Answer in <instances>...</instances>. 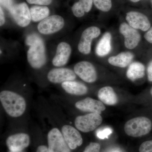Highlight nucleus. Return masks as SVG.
<instances>
[{
    "instance_id": "22",
    "label": "nucleus",
    "mask_w": 152,
    "mask_h": 152,
    "mask_svg": "<svg viewBox=\"0 0 152 152\" xmlns=\"http://www.w3.org/2000/svg\"><path fill=\"white\" fill-rule=\"evenodd\" d=\"M31 20L33 22H41L48 17L50 13V9L45 6L36 5L30 8Z\"/></svg>"
},
{
    "instance_id": "33",
    "label": "nucleus",
    "mask_w": 152,
    "mask_h": 152,
    "mask_svg": "<svg viewBox=\"0 0 152 152\" xmlns=\"http://www.w3.org/2000/svg\"><path fill=\"white\" fill-rule=\"evenodd\" d=\"M36 152H50L48 148L45 145H40L38 147Z\"/></svg>"
},
{
    "instance_id": "9",
    "label": "nucleus",
    "mask_w": 152,
    "mask_h": 152,
    "mask_svg": "<svg viewBox=\"0 0 152 152\" xmlns=\"http://www.w3.org/2000/svg\"><path fill=\"white\" fill-rule=\"evenodd\" d=\"M74 72L79 77L86 83H94L97 79L94 66L87 61H82L76 64L74 66Z\"/></svg>"
},
{
    "instance_id": "16",
    "label": "nucleus",
    "mask_w": 152,
    "mask_h": 152,
    "mask_svg": "<svg viewBox=\"0 0 152 152\" xmlns=\"http://www.w3.org/2000/svg\"><path fill=\"white\" fill-rule=\"evenodd\" d=\"M77 109L85 112L101 114L105 110V106L100 101L91 98H86L75 103Z\"/></svg>"
},
{
    "instance_id": "25",
    "label": "nucleus",
    "mask_w": 152,
    "mask_h": 152,
    "mask_svg": "<svg viewBox=\"0 0 152 152\" xmlns=\"http://www.w3.org/2000/svg\"><path fill=\"white\" fill-rule=\"evenodd\" d=\"M112 132H113V131L110 128H106L102 129L99 130L97 132L96 136L99 138L103 140V139L107 138Z\"/></svg>"
},
{
    "instance_id": "10",
    "label": "nucleus",
    "mask_w": 152,
    "mask_h": 152,
    "mask_svg": "<svg viewBox=\"0 0 152 152\" xmlns=\"http://www.w3.org/2000/svg\"><path fill=\"white\" fill-rule=\"evenodd\" d=\"M120 33L124 37V45L126 48L132 50L138 45L141 37L138 31L126 23H123L119 27Z\"/></svg>"
},
{
    "instance_id": "15",
    "label": "nucleus",
    "mask_w": 152,
    "mask_h": 152,
    "mask_svg": "<svg viewBox=\"0 0 152 152\" xmlns=\"http://www.w3.org/2000/svg\"><path fill=\"white\" fill-rule=\"evenodd\" d=\"M61 133L67 144L71 150H75L81 145L83 139L78 131L70 125H64L61 129Z\"/></svg>"
},
{
    "instance_id": "3",
    "label": "nucleus",
    "mask_w": 152,
    "mask_h": 152,
    "mask_svg": "<svg viewBox=\"0 0 152 152\" xmlns=\"http://www.w3.org/2000/svg\"><path fill=\"white\" fill-rule=\"evenodd\" d=\"M27 60L33 69H40L46 62L45 48L43 42L39 39L35 40L27 52Z\"/></svg>"
},
{
    "instance_id": "7",
    "label": "nucleus",
    "mask_w": 152,
    "mask_h": 152,
    "mask_svg": "<svg viewBox=\"0 0 152 152\" xmlns=\"http://www.w3.org/2000/svg\"><path fill=\"white\" fill-rule=\"evenodd\" d=\"M101 30L96 26L87 28L82 33L78 45L79 51L83 55H88L91 50L93 40L101 34Z\"/></svg>"
},
{
    "instance_id": "27",
    "label": "nucleus",
    "mask_w": 152,
    "mask_h": 152,
    "mask_svg": "<svg viewBox=\"0 0 152 152\" xmlns=\"http://www.w3.org/2000/svg\"><path fill=\"white\" fill-rule=\"evenodd\" d=\"M140 152H152V140L144 142L139 148Z\"/></svg>"
},
{
    "instance_id": "2",
    "label": "nucleus",
    "mask_w": 152,
    "mask_h": 152,
    "mask_svg": "<svg viewBox=\"0 0 152 152\" xmlns=\"http://www.w3.org/2000/svg\"><path fill=\"white\" fill-rule=\"evenodd\" d=\"M152 122L148 118L140 117L129 120L125 124L124 131L128 136L134 137L145 135L151 132Z\"/></svg>"
},
{
    "instance_id": "18",
    "label": "nucleus",
    "mask_w": 152,
    "mask_h": 152,
    "mask_svg": "<svg viewBox=\"0 0 152 152\" xmlns=\"http://www.w3.org/2000/svg\"><path fill=\"white\" fill-rule=\"evenodd\" d=\"M134 57V55L131 52H122L117 56L110 57L108 61L112 66L125 68L130 64Z\"/></svg>"
},
{
    "instance_id": "24",
    "label": "nucleus",
    "mask_w": 152,
    "mask_h": 152,
    "mask_svg": "<svg viewBox=\"0 0 152 152\" xmlns=\"http://www.w3.org/2000/svg\"><path fill=\"white\" fill-rule=\"evenodd\" d=\"M72 10L74 15L78 18L83 17L86 13L83 7L79 1L74 4Z\"/></svg>"
},
{
    "instance_id": "38",
    "label": "nucleus",
    "mask_w": 152,
    "mask_h": 152,
    "mask_svg": "<svg viewBox=\"0 0 152 152\" xmlns=\"http://www.w3.org/2000/svg\"><path fill=\"white\" fill-rule=\"evenodd\" d=\"M151 1L152 4V0H151Z\"/></svg>"
},
{
    "instance_id": "29",
    "label": "nucleus",
    "mask_w": 152,
    "mask_h": 152,
    "mask_svg": "<svg viewBox=\"0 0 152 152\" xmlns=\"http://www.w3.org/2000/svg\"><path fill=\"white\" fill-rule=\"evenodd\" d=\"M84 9L86 13L90 12L92 8L93 0H79Z\"/></svg>"
},
{
    "instance_id": "11",
    "label": "nucleus",
    "mask_w": 152,
    "mask_h": 152,
    "mask_svg": "<svg viewBox=\"0 0 152 152\" xmlns=\"http://www.w3.org/2000/svg\"><path fill=\"white\" fill-rule=\"evenodd\" d=\"M126 19L128 24L136 29L146 31L151 28V23L148 17L140 12H128L126 15Z\"/></svg>"
},
{
    "instance_id": "19",
    "label": "nucleus",
    "mask_w": 152,
    "mask_h": 152,
    "mask_svg": "<svg viewBox=\"0 0 152 152\" xmlns=\"http://www.w3.org/2000/svg\"><path fill=\"white\" fill-rule=\"evenodd\" d=\"M98 97L101 102L108 105H114L118 103V96L111 87L106 86L101 88L98 92Z\"/></svg>"
},
{
    "instance_id": "5",
    "label": "nucleus",
    "mask_w": 152,
    "mask_h": 152,
    "mask_svg": "<svg viewBox=\"0 0 152 152\" xmlns=\"http://www.w3.org/2000/svg\"><path fill=\"white\" fill-rule=\"evenodd\" d=\"M65 25L64 19L59 15L50 16L38 24L37 29L42 34L51 35L59 31Z\"/></svg>"
},
{
    "instance_id": "30",
    "label": "nucleus",
    "mask_w": 152,
    "mask_h": 152,
    "mask_svg": "<svg viewBox=\"0 0 152 152\" xmlns=\"http://www.w3.org/2000/svg\"><path fill=\"white\" fill-rule=\"evenodd\" d=\"M144 37L148 42L152 44V27L145 34Z\"/></svg>"
},
{
    "instance_id": "8",
    "label": "nucleus",
    "mask_w": 152,
    "mask_h": 152,
    "mask_svg": "<svg viewBox=\"0 0 152 152\" xmlns=\"http://www.w3.org/2000/svg\"><path fill=\"white\" fill-rule=\"evenodd\" d=\"M10 11L17 24L24 28L30 24L31 18L30 9L25 2L21 3L12 6Z\"/></svg>"
},
{
    "instance_id": "37",
    "label": "nucleus",
    "mask_w": 152,
    "mask_h": 152,
    "mask_svg": "<svg viewBox=\"0 0 152 152\" xmlns=\"http://www.w3.org/2000/svg\"><path fill=\"white\" fill-rule=\"evenodd\" d=\"M11 152H21V151H20V152H14V151H11Z\"/></svg>"
},
{
    "instance_id": "23",
    "label": "nucleus",
    "mask_w": 152,
    "mask_h": 152,
    "mask_svg": "<svg viewBox=\"0 0 152 152\" xmlns=\"http://www.w3.org/2000/svg\"><path fill=\"white\" fill-rule=\"evenodd\" d=\"M96 7L103 12H108L112 7V0H93Z\"/></svg>"
},
{
    "instance_id": "21",
    "label": "nucleus",
    "mask_w": 152,
    "mask_h": 152,
    "mask_svg": "<svg viewBox=\"0 0 152 152\" xmlns=\"http://www.w3.org/2000/svg\"><path fill=\"white\" fill-rule=\"evenodd\" d=\"M145 66L142 63L135 62L130 65L126 72L128 78L132 81L142 78L145 75Z\"/></svg>"
},
{
    "instance_id": "28",
    "label": "nucleus",
    "mask_w": 152,
    "mask_h": 152,
    "mask_svg": "<svg viewBox=\"0 0 152 152\" xmlns=\"http://www.w3.org/2000/svg\"><path fill=\"white\" fill-rule=\"evenodd\" d=\"M53 0H26L28 4L36 5L48 6L50 4Z\"/></svg>"
},
{
    "instance_id": "17",
    "label": "nucleus",
    "mask_w": 152,
    "mask_h": 152,
    "mask_svg": "<svg viewBox=\"0 0 152 152\" xmlns=\"http://www.w3.org/2000/svg\"><path fill=\"white\" fill-rule=\"evenodd\" d=\"M61 86L63 89L71 95L82 96L88 93V88L86 85L80 82L70 81L62 83Z\"/></svg>"
},
{
    "instance_id": "4",
    "label": "nucleus",
    "mask_w": 152,
    "mask_h": 152,
    "mask_svg": "<svg viewBox=\"0 0 152 152\" xmlns=\"http://www.w3.org/2000/svg\"><path fill=\"white\" fill-rule=\"evenodd\" d=\"M102 122V118L100 114L95 113L84 115L79 116L76 118L75 124L76 128L83 132H92L96 129Z\"/></svg>"
},
{
    "instance_id": "6",
    "label": "nucleus",
    "mask_w": 152,
    "mask_h": 152,
    "mask_svg": "<svg viewBox=\"0 0 152 152\" xmlns=\"http://www.w3.org/2000/svg\"><path fill=\"white\" fill-rule=\"evenodd\" d=\"M48 140L50 152H71L62 134L57 128H53L49 132Z\"/></svg>"
},
{
    "instance_id": "35",
    "label": "nucleus",
    "mask_w": 152,
    "mask_h": 152,
    "mask_svg": "<svg viewBox=\"0 0 152 152\" xmlns=\"http://www.w3.org/2000/svg\"><path fill=\"white\" fill-rule=\"evenodd\" d=\"M131 2L133 3H137L140 1H142V0H130Z\"/></svg>"
},
{
    "instance_id": "31",
    "label": "nucleus",
    "mask_w": 152,
    "mask_h": 152,
    "mask_svg": "<svg viewBox=\"0 0 152 152\" xmlns=\"http://www.w3.org/2000/svg\"><path fill=\"white\" fill-rule=\"evenodd\" d=\"M5 23V14L1 6L0 7V26H2Z\"/></svg>"
},
{
    "instance_id": "34",
    "label": "nucleus",
    "mask_w": 152,
    "mask_h": 152,
    "mask_svg": "<svg viewBox=\"0 0 152 152\" xmlns=\"http://www.w3.org/2000/svg\"><path fill=\"white\" fill-rule=\"evenodd\" d=\"M106 152H124V151L119 148L115 147L108 150Z\"/></svg>"
},
{
    "instance_id": "36",
    "label": "nucleus",
    "mask_w": 152,
    "mask_h": 152,
    "mask_svg": "<svg viewBox=\"0 0 152 152\" xmlns=\"http://www.w3.org/2000/svg\"><path fill=\"white\" fill-rule=\"evenodd\" d=\"M151 96H152V88H151Z\"/></svg>"
},
{
    "instance_id": "20",
    "label": "nucleus",
    "mask_w": 152,
    "mask_h": 152,
    "mask_svg": "<svg viewBox=\"0 0 152 152\" xmlns=\"http://www.w3.org/2000/svg\"><path fill=\"white\" fill-rule=\"evenodd\" d=\"M111 39L110 33H104L96 48V53L99 56H105L110 53L111 50Z\"/></svg>"
},
{
    "instance_id": "14",
    "label": "nucleus",
    "mask_w": 152,
    "mask_h": 152,
    "mask_svg": "<svg viewBox=\"0 0 152 152\" xmlns=\"http://www.w3.org/2000/svg\"><path fill=\"white\" fill-rule=\"evenodd\" d=\"M72 49L70 45L66 42L58 44L56 54L52 60V64L55 67H60L65 65L69 59Z\"/></svg>"
},
{
    "instance_id": "1",
    "label": "nucleus",
    "mask_w": 152,
    "mask_h": 152,
    "mask_svg": "<svg viewBox=\"0 0 152 152\" xmlns=\"http://www.w3.org/2000/svg\"><path fill=\"white\" fill-rule=\"evenodd\" d=\"M0 101L4 110L10 116L18 118L26 111V103L24 98L19 94L10 91L0 93Z\"/></svg>"
},
{
    "instance_id": "13",
    "label": "nucleus",
    "mask_w": 152,
    "mask_h": 152,
    "mask_svg": "<svg viewBox=\"0 0 152 152\" xmlns=\"http://www.w3.org/2000/svg\"><path fill=\"white\" fill-rule=\"evenodd\" d=\"M30 137L24 133H17L10 136L6 140L7 146L11 151L20 152L30 145Z\"/></svg>"
},
{
    "instance_id": "32",
    "label": "nucleus",
    "mask_w": 152,
    "mask_h": 152,
    "mask_svg": "<svg viewBox=\"0 0 152 152\" xmlns=\"http://www.w3.org/2000/svg\"><path fill=\"white\" fill-rule=\"evenodd\" d=\"M148 79L150 82H152V61L149 64L148 69Z\"/></svg>"
},
{
    "instance_id": "12",
    "label": "nucleus",
    "mask_w": 152,
    "mask_h": 152,
    "mask_svg": "<svg viewBox=\"0 0 152 152\" xmlns=\"http://www.w3.org/2000/svg\"><path fill=\"white\" fill-rule=\"evenodd\" d=\"M47 77L49 81L53 83H62L74 81L75 80L76 75L74 71L68 68H56L49 72Z\"/></svg>"
},
{
    "instance_id": "26",
    "label": "nucleus",
    "mask_w": 152,
    "mask_h": 152,
    "mask_svg": "<svg viewBox=\"0 0 152 152\" xmlns=\"http://www.w3.org/2000/svg\"><path fill=\"white\" fill-rule=\"evenodd\" d=\"M100 148V145L98 143L91 142L86 147L83 152H99Z\"/></svg>"
}]
</instances>
